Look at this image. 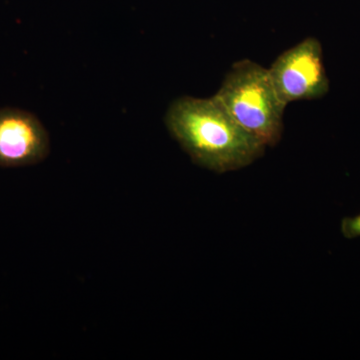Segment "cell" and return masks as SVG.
<instances>
[{"mask_svg": "<svg viewBox=\"0 0 360 360\" xmlns=\"http://www.w3.org/2000/svg\"><path fill=\"white\" fill-rule=\"evenodd\" d=\"M165 124L194 163L217 174L248 167L265 150L214 96L180 97L170 104Z\"/></svg>", "mask_w": 360, "mask_h": 360, "instance_id": "6da1fadb", "label": "cell"}, {"mask_svg": "<svg viewBox=\"0 0 360 360\" xmlns=\"http://www.w3.org/2000/svg\"><path fill=\"white\" fill-rule=\"evenodd\" d=\"M214 97L265 148L281 141L286 105L279 98L267 68L248 59L234 63Z\"/></svg>", "mask_w": 360, "mask_h": 360, "instance_id": "7a4b0ae2", "label": "cell"}, {"mask_svg": "<svg viewBox=\"0 0 360 360\" xmlns=\"http://www.w3.org/2000/svg\"><path fill=\"white\" fill-rule=\"evenodd\" d=\"M269 73L286 106L295 101L321 98L328 92L321 44L314 37H307L284 51L270 66Z\"/></svg>", "mask_w": 360, "mask_h": 360, "instance_id": "3957f363", "label": "cell"}, {"mask_svg": "<svg viewBox=\"0 0 360 360\" xmlns=\"http://www.w3.org/2000/svg\"><path fill=\"white\" fill-rule=\"evenodd\" d=\"M51 149L39 118L18 108H0V167H25L41 162Z\"/></svg>", "mask_w": 360, "mask_h": 360, "instance_id": "277c9868", "label": "cell"}, {"mask_svg": "<svg viewBox=\"0 0 360 360\" xmlns=\"http://www.w3.org/2000/svg\"><path fill=\"white\" fill-rule=\"evenodd\" d=\"M341 232L345 238H360V213L354 217H345L341 221Z\"/></svg>", "mask_w": 360, "mask_h": 360, "instance_id": "5b68a950", "label": "cell"}]
</instances>
